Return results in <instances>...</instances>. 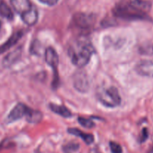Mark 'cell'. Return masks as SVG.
<instances>
[{"instance_id": "6da1fadb", "label": "cell", "mask_w": 153, "mask_h": 153, "mask_svg": "<svg viewBox=\"0 0 153 153\" xmlns=\"http://www.w3.org/2000/svg\"><path fill=\"white\" fill-rule=\"evenodd\" d=\"M151 4L145 0H128L118 3L112 9L116 16L126 20L147 19Z\"/></svg>"}, {"instance_id": "7a4b0ae2", "label": "cell", "mask_w": 153, "mask_h": 153, "mask_svg": "<svg viewBox=\"0 0 153 153\" xmlns=\"http://www.w3.org/2000/svg\"><path fill=\"white\" fill-rule=\"evenodd\" d=\"M94 52L92 46L88 42L80 40L68 49V55L71 62L76 67H83L89 61Z\"/></svg>"}, {"instance_id": "3957f363", "label": "cell", "mask_w": 153, "mask_h": 153, "mask_svg": "<svg viewBox=\"0 0 153 153\" xmlns=\"http://www.w3.org/2000/svg\"><path fill=\"white\" fill-rule=\"evenodd\" d=\"M98 100L102 105L108 108L117 107L121 103V97L115 87L101 88L97 94Z\"/></svg>"}, {"instance_id": "277c9868", "label": "cell", "mask_w": 153, "mask_h": 153, "mask_svg": "<svg viewBox=\"0 0 153 153\" xmlns=\"http://www.w3.org/2000/svg\"><path fill=\"white\" fill-rule=\"evenodd\" d=\"M95 23V17L94 15L85 13H76L72 18L73 27L79 31L88 32L92 29Z\"/></svg>"}, {"instance_id": "5b68a950", "label": "cell", "mask_w": 153, "mask_h": 153, "mask_svg": "<svg viewBox=\"0 0 153 153\" xmlns=\"http://www.w3.org/2000/svg\"><path fill=\"white\" fill-rule=\"evenodd\" d=\"M45 61L46 64L53 70L54 71V80L52 82L53 88H56L58 84V77L57 76V69H58V56L56 51L52 47H48L45 51Z\"/></svg>"}, {"instance_id": "8992f818", "label": "cell", "mask_w": 153, "mask_h": 153, "mask_svg": "<svg viewBox=\"0 0 153 153\" xmlns=\"http://www.w3.org/2000/svg\"><path fill=\"white\" fill-rule=\"evenodd\" d=\"M74 86L80 93H86L88 91L90 82L85 72L78 71L75 73L74 76Z\"/></svg>"}, {"instance_id": "52a82bcc", "label": "cell", "mask_w": 153, "mask_h": 153, "mask_svg": "<svg viewBox=\"0 0 153 153\" xmlns=\"http://www.w3.org/2000/svg\"><path fill=\"white\" fill-rule=\"evenodd\" d=\"M29 108L26 105L23 103H18L14 106L13 109L10 111L7 117L8 123H13L16 120H19L22 117H26Z\"/></svg>"}, {"instance_id": "ba28073f", "label": "cell", "mask_w": 153, "mask_h": 153, "mask_svg": "<svg viewBox=\"0 0 153 153\" xmlns=\"http://www.w3.org/2000/svg\"><path fill=\"white\" fill-rule=\"evenodd\" d=\"M135 71L140 76L153 78V61L148 60L139 61L135 66Z\"/></svg>"}, {"instance_id": "9c48e42d", "label": "cell", "mask_w": 153, "mask_h": 153, "mask_svg": "<svg viewBox=\"0 0 153 153\" xmlns=\"http://www.w3.org/2000/svg\"><path fill=\"white\" fill-rule=\"evenodd\" d=\"M22 36H23V31H18L14 33L11 37H9L8 40L5 43L0 46V54L4 53V52L10 49L12 46H14Z\"/></svg>"}, {"instance_id": "30bf717a", "label": "cell", "mask_w": 153, "mask_h": 153, "mask_svg": "<svg viewBox=\"0 0 153 153\" xmlns=\"http://www.w3.org/2000/svg\"><path fill=\"white\" fill-rule=\"evenodd\" d=\"M10 4L15 11L20 15L32 7L29 0H10Z\"/></svg>"}, {"instance_id": "8fae6325", "label": "cell", "mask_w": 153, "mask_h": 153, "mask_svg": "<svg viewBox=\"0 0 153 153\" xmlns=\"http://www.w3.org/2000/svg\"><path fill=\"white\" fill-rule=\"evenodd\" d=\"M21 18L27 25H34L38 19V13L37 9L32 6L29 10L21 15Z\"/></svg>"}, {"instance_id": "7c38bea8", "label": "cell", "mask_w": 153, "mask_h": 153, "mask_svg": "<svg viewBox=\"0 0 153 153\" xmlns=\"http://www.w3.org/2000/svg\"><path fill=\"white\" fill-rule=\"evenodd\" d=\"M21 55H22V47L20 46L4 57L2 62L3 66L5 67H10L20 58Z\"/></svg>"}, {"instance_id": "4fadbf2b", "label": "cell", "mask_w": 153, "mask_h": 153, "mask_svg": "<svg viewBox=\"0 0 153 153\" xmlns=\"http://www.w3.org/2000/svg\"><path fill=\"white\" fill-rule=\"evenodd\" d=\"M68 131L69 134H73V135L76 136V137H80V138L88 145L92 144V143L94 142V137H93L92 134H87V133L83 132V131H80V130L77 129V128H68Z\"/></svg>"}, {"instance_id": "5bb4252c", "label": "cell", "mask_w": 153, "mask_h": 153, "mask_svg": "<svg viewBox=\"0 0 153 153\" xmlns=\"http://www.w3.org/2000/svg\"><path fill=\"white\" fill-rule=\"evenodd\" d=\"M49 108L53 113L58 114L59 116L62 117L64 118H68L72 116L71 112L65 106L59 105L54 104V103H50L49 105Z\"/></svg>"}, {"instance_id": "9a60e30c", "label": "cell", "mask_w": 153, "mask_h": 153, "mask_svg": "<svg viewBox=\"0 0 153 153\" xmlns=\"http://www.w3.org/2000/svg\"><path fill=\"white\" fill-rule=\"evenodd\" d=\"M42 118H43V114L41 112L32 109L30 108L27 112L26 116V120L27 122L32 124L39 123L42 120Z\"/></svg>"}, {"instance_id": "2e32d148", "label": "cell", "mask_w": 153, "mask_h": 153, "mask_svg": "<svg viewBox=\"0 0 153 153\" xmlns=\"http://www.w3.org/2000/svg\"><path fill=\"white\" fill-rule=\"evenodd\" d=\"M0 15L8 20L14 19V13L11 9L4 0H0Z\"/></svg>"}, {"instance_id": "e0dca14e", "label": "cell", "mask_w": 153, "mask_h": 153, "mask_svg": "<svg viewBox=\"0 0 153 153\" xmlns=\"http://www.w3.org/2000/svg\"><path fill=\"white\" fill-rule=\"evenodd\" d=\"M78 122L84 128H91L94 126V123L90 119H86V118L84 117H79L78 118Z\"/></svg>"}, {"instance_id": "ac0fdd59", "label": "cell", "mask_w": 153, "mask_h": 153, "mask_svg": "<svg viewBox=\"0 0 153 153\" xmlns=\"http://www.w3.org/2000/svg\"><path fill=\"white\" fill-rule=\"evenodd\" d=\"M78 148H79V144L74 143H68V144L63 146V149L65 153H72L73 152H75V151L77 150Z\"/></svg>"}, {"instance_id": "d6986e66", "label": "cell", "mask_w": 153, "mask_h": 153, "mask_svg": "<svg viewBox=\"0 0 153 153\" xmlns=\"http://www.w3.org/2000/svg\"><path fill=\"white\" fill-rule=\"evenodd\" d=\"M110 148L112 153H122V146L116 142H110Z\"/></svg>"}, {"instance_id": "ffe728a7", "label": "cell", "mask_w": 153, "mask_h": 153, "mask_svg": "<svg viewBox=\"0 0 153 153\" xmlns=\"http://www.w3.org/2000/svg\"><path fill=\"white\" fill-rule=\"evenodd\" d=\"M140 53L144 54V55H152L153 46H152V45H146V46H141Z\"/></svg>"}, {"instance_id": "44dd1931", "label": "cell", "mask_w": 153, "mask_h": 153, "mask_svg": "<svg viewBox=\"0 0 153 153\" xmlns=\"http://www.w3.org/2000/svg\"><path fill=\"white\" fill-rule=\"evenodd\" d=\"M148 137V131L146 128H144L142 130V132H141L140 137V143H143L146 140H147Z\"/></svg>"}, {"instance_id": "7402d4cb", "label": "cell", "mask_w": 153, "mask_h": 153, "mask_svg": "<svg viewBox=\"0 0 153 153\" xmlns=\"http://www.w3.org/2000/svg\"><path fill=\"white\" fill-rule=\"evenodd\" d=\"M41 3L45 4H47L49 6H52L55 5L56 4H57V2L58 1V0H39Z\"/></svg>"}, {"instance_id": "603a6c76", "label": "cell", "mask_w": 153, "mask_h": 153, "mask_svg": "<svg viewBox=\"0 0 153 153\" xmlns=\"http://www.w3.org/2000/svg\"><path fill=\"white\" fill-rule=\"evenodd\" d=\"M1 26H2V21L1 19H0V28H1Z\"/></svg>"}]
</instances>
